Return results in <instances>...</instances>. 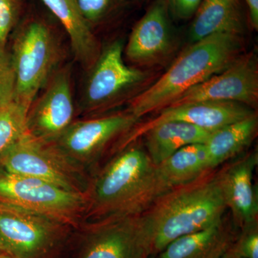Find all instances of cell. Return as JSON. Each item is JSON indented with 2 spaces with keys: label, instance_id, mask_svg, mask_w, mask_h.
I'll use <instances>...</instances> for the list:
<instances>
[{
  "label": "cell",
  "instance_id": "cell-22",
  "mask_svg": "<svg viewBox=\"0 0 258 258\" xmlns=\"http://www.w3.org/2000/svg\"><path fill=\"white\" fill-rule=\"evenodd\" d=\"M29 108L15 99L0 106V157L27 133Z\"/></svg>",
  "mask_w": 258,
  "mask_h": 258
},
{
  "label": "cell",
  "instance_id": "cell-26",
  "mask_svg": "<svg viewBox=\"0 0 258 258\" xmlns=\"http://www.w3.org/2000/svg\"><path fill=\"white\" fill-rule=\"evenodd\" d=\"M81 15L88 23H98L111 13L118 0H75Z\"/></svg>",
  "mask_w": 258,
  "mask_h": 258
},
{
  "label": "cell",
  "instance_id": "cell-17",
  "mask_svg": "<svg viewBox=\"0 0 258 258\" xmlns=\"http://www.w3.org/2000/svg\"><path fill=\"white\" fill-rule=\"evenodd\" d=\"M212 132L186 122L167 121L149 128L142 137L146 152L158 165L181 148L205 144Z\"/></svg>",
  "mask_w": 258,
  "mask_h": 258
},
{
  "label": "cell",
  "instance_id": "cell-14",
  "mask_svg": "<svg viewBox=\"0 0 258 258\" xmlns=\"http://www.w3.org/2000/svg\"><path fill=\"white\" fill-rule=\"evenodd\" d=\"M257 164L258 154L254 150L218 170L226 207L239 229L258 222V190L253 178Z\"/></svg>",
  "mask_w": 258,
  "mask_h": 258
},
{
  "label": "cell",
  "instance_id": "cell-28",
  "mask_svg": "<svg viewBox=\"0 0 258 258\" xmlns=\"http://www.w3.org/2000/svg\"><path fill=\"white\" fill-rule=\"evenodd\" d=\"M248 7L249 18L252 27L258 28V0H245Z\"/></svg>",
  "mask_w": 258,
  "mask_h": 258
},
{
  "label": "cell",
  "instance_id": "cell-20",
  "mask_svg": "<svg viewBox=\"0 0 258 258\" xmlns=\"http://www.w3.org/2000/svg\"><path fill=\"white\" fill-rule=\"evenodd\" d=\"M257 127V115L254 113L213 131L204 144L210 168L216 169L243 152L255 137Z\"/></svg>",
  "mask_w": 258,
  "mask_h": 258
},
{
  "label": "cell",
  "instance_id": "cell-5",
  "mask_svg": "<svg viewBox=\"0 0 258 258\" xmlns=\"http://www.w3.org/2000/svg\"><path fill=\"white\" fill-rule=\"evenodd\" d=\"M74 227L60 220L0 203V250L14 258H62Z\"/></svg>",
  "mask_w": 258,
  "mask_h": 258
},
{
  "label": "cell",
  "instance_id": "cell-3",
  "mask_svg": "<svg viewBox=\"0 0 258 258\" xmlns=\"http://www.w3.org/2000/svg\"><path fill=\"white\" fill-rule=\"evenodd\" d=\"M240 35L217 33L193 42L165 74L134 98L128 109L137 120L159 112L189 88L220 74L241 55Z\"/></svg>",
  "mask_w": 258,
  "mask_h": 258
},
{
  "label": "cell",
  "instance_id": "cell-11",
  "mask_svg": "<svg viewBox=\"0 0 258 258\" xmlns=\"http://www.w3.org/2000/svg\"><path fill=\"white\" fill-rule=\"evenodd\" d=\"M205 101H234L254 108L258 101L256 55L254 53L240 55L220 74L176 97L168 107Z\"/></svg>",
  "mask_w": 258,
  "mask_h": 258
},
{
  "label": "cell",
  "instance_id": "cell-13",
  "mask_svg": "<svg viewBox=\"0 0 258 258\" xmlns=\"http://www.w3.org/2000/svg\"><path fill=\"white\" fill-rule=\"evenodd\" d=\"M75 106L69 71H61L51 79L42 96L28 110L26 131L33 138L50 142L75 120Z\"/></svg>",
  "mask_w": 258,
  "mask_h": 258
},
{
  "label": "cell",
  "instance_id": "cell-4",
  "mask_svg": "<svg viewBox=\"0 0 258 258\" xmlns=\"http://www.w3.org/2000/svg\"><path fill=\"white\" fill-rule=\"evenodd\" d=\"M154 254L152 228L143 213L81 222L73 231L62 258H150Z\"/></svg>",
  "mask_w": 258,
  "mask_h": 258
},
{
  "label": "cell",
  "instance_id": "cell-9",
  "mask_svg": "<svg viewBox=\"0 0 258 258\" xmlns=\"http://www.w3.org/2000/svg\"><path fill=\"white\" fill-rule=\"evenodd\" d=\"M0 203L55 217L76 228L84 218L86 196L0 167Z\"/></svg>",
  "mask_w": 258,
  "mask_h": 258
},
{
  "label": "cell",
  "instance_id": "cell-27",
  "mask_svg": "<svg viewBox=\"0 0 258 258\" xmlns=\"http://www.w3.org/2000/svg\"><path fill=\"white\" fill-rule=\"evenodd\" d=\"M171 17L179 20L194 17L202 0H165Z\"/></svg>",
  "mask_w": 258,
  "mask_h": 258
},
{
  "label": "cell",
  "instance_id": "cell-8",
  "mask_svg": "<svg viewBox=\"0 0 258 258\" xmlns=\"http://www.w3.org/2000/svg\"><path fill=\"white\" fill-rule=\"evenodd\" d=\"M0 167L45 180L72 192L86 195L91 175L50 142L25 134L0 157Z\"/></svg>",
  "mask_w": 258,
  "mask_h": 258
},
{
  "label": "cell",
  "instance_id": "cell-24",
  "mask_svg": "<svg viewBox=\"0 0 258 258\" xmlns=\"http://www.w3.org/2000/svg\"><path fill=\"white\" fill-rule=\"evenodd\" d=\"M22 0H0V51H4L8 37L18 23Z\"/></svg>",
  "mask_w": 258,
  "mask_h": 258
},
{
  "label": "cell",
  "instance_id": "cell-29",
  "mask_svg": "<svg viewBox=\"0 0 258 258\" xmlns=\"http://www.w3.org/2000/svg\"><path fill=\"white\" fill-rule=\"evenodd\" d=\"M221 258H244L242 257H239V256L235 255L230 251H227V252Z\"/></svg>",
  "mask_w": 258,
  "mask_h": 258
},
{
  "label": "cell",
  "instance_id": "cell-25",
  "mask_svg": "<svg viewBox=\"0 0 258 258\" xmlns=\"http://www.w3.org/2000/svg\"><path fill=\"white\" fill-rule=\"evenodd\" d=\"M15 78L11 55L0 51V106L15 99Z\"/></svg>",
  "mask_w": 258,
  "mask_h": 258
},
{
  "label": "cell",
  "instance_id": "cell-30",
  "mask_svg": "<svg viewBox=\"0 0 258 258\" xmlns=\"http://www.w3.org/2000/svg\"><path fill=\"white\" fill-rule=\"evenodd\" d=\"M0 258H14L12 257V256L9 255V254L4 253V252H1L0 253Z\"/></svg>",
  "mask_w": 258,
  "mask_h": 258
},
{
  "label": "cell",
  "instance_id": "cell-7",
  "mask_svg": "<svg viewBox=\"0 0 258 258\" xmlns=\"http://www.w3.org/2000/svg\"><path fill=\"white\" fill-rule=\"evenodd\" d=\"M10 55L15 73V100L30 108L46 84L58 57L52 30L41 20H28L17 32Z\"/></svg>",
  "mask_w": 258,
  "mask_h": 258
},
{
  "label": "cell",
  "instance_id": "cell-6",
  "mask_svg": "<svg viewBox=\"0 0 258 258\" xmlns=\"http://www.w3.org/2000/svg\"><path fill=\"white\" fill-rule=\"evenodd\" d=\"M138 120L125 111L75 120L50 142L75 165L90 175L114 153Z\"/></svg>",
  "mask_w": 258,
  "mask_h": 258
},
{
  "label": "cell",
  "instance_id": "cell-19",
  "mask_svg": "<svg viewBox=\"0 0 258 258\" xmlns=\"http://www.w3.org/2000/svg\"><path fill=\"white\" fill-rule=\"evenodd\" d=\"M60 22L71 40L78 60L91 66L96 62L98 53V42L90 24L79 11L75 0H40Z\"/></svg>",
  "mask_w": 258,
  "mask_h": 258
},
{
  "label": "cell",
  "instance_id": "cell-32",
  "mask_svg": "<svg viewBox=\"0 0 258 258\" xmlns=\"http://www.w3.org/2000/svg\"><path fill=\"white\" fill-rule=\"evenodd\" d=\"M134 1L142 2L144 1V0H134Z\"/></svg>",
  "mask_w": 258,
  "mask_h": 258
},
{
  "label": "cell",
  "instance_id": "cell-16",
  "mask_svg": "<svg viewBox=\"0 0 258 258\" xmlns=\"http://www.w3.org/2000/svg\"><path fill=\"white\" fill-rule=\"evenodd\" d=\"M237 229L225 215L208 228L173 240L155 258H221L235 242Z\"/></svg>",
  "mask_w": 258,
  "mask_h": 258
},
{
  "label": "cell",
  "instance_id": "cell-1",
  "mask_svg": "<svg viewBox=\"0 0 258 258\" xmlns=\"http://www.w3.org/2000/svg\"><path fill=\"white\" fill-rule=\"evenodd\" d=\"M168 190L145 149L133 142L91 174L83 222L141 215Z\"/></svg>",
  "mask_w": 258,
  "mask_h": 258
},
{
  "label": "cell",
  "instance_id": "cell-21",
  "mask_svg": "<svg viewBox=\"0 0 258 258\" xmlns=\"http://www.w3.org/2000/svg\"><path fill=\"white\" fill-rule=\"evenodd\" d=\"M157 166L161 181L169 189L189 183L212 169L204 144L181 148Z\"/></svg>",
  "mask_w": 258,
  "mask_h": 258
},
{
  "label": "cell",
  "instance_id": "cell-15",
  "mask_svg": "<svg viewBox=\"0 0 258 258\" xmlns=\"http://www.w3.org/2000/svg\"><path fill=\"white\" fill-rule=\"evenodd\" d=\"M171 15L165 0H154L134 26L125 55L135 63H152L165 55L171 42Z\"/></svg>",
  "mask_w": 258,
  "mask_h": 258
},
{
  "label": "cell",
  "instance_id": "cell-12",
  "mask_svg": "<svg viewBox=\"0 0 258 258\" xmlns=\"http://www.w3.org/2000/svg\"><path fill=\"white\" fill-rule=\"evenodd\" d=\"M251 107L234 101H205L167 107L149 121L136 125L123 139L120 148L137 142L147 130L167 121H182L215 131L253 115Z\"/></svg>",
  "mask_w": 258,
  "mask_h": 258
},
{
  "label": "cell",
  "instance_id": "cell-33",
  "mask_svg": "<svg viewBox=\"0 0 258 258\" xmlns=\"http://www.w3.org/2000/svg\"><path fill=\"white\" fill-rule=\"evenodd\" d=\"M1 252H1V250H0V253H1Z\"/></svg>",
  "mask_w": 258,
  "mask_h": 258
},
{
  "label": "cell",
  "instance_id": "cell-18",
  "mask_svg": "<svg viewBox=\"0 0 258 258\" xmlns=\"http://www.w3.org/2000/svg\"><path fill=\"white\" fill-rule=\"evenodd\" d=\"M190 27L193 42L217 33L242 35L243 15L239 0H202Z\"/></svg>",
  "mask_w": 258,
  "mask_h": 258
},
{
  "label": "cell",
  "instance_id": "cell-2",
  "mask_svg": "<svg viewBox=\"0 0 258 258\" xmlns=\"http://www.w3.org/2000/svg\"><path fill=\"white\" fill-rule=\"evenodd\" d=\"M217 169L168 190L144 212L153 232L154 254L178 237L208 228L225 216Z\"/></svg>",
  "mask_w": 258,
  "mask_h": 258
},
{
  "label": "cell",
  "instance_id": "cell-23",
  "mask_svg": "<svg viewBox=\"0 0 258 258\" xmlns=\"http://www.w3.org/2000/svg\"><path fill=\"white\" fill-rule=\"evenodd\" d=\"M230 252L244 258H258V222L240 229Z\"/></svg>",
  "mask_w": 258,
  "mask_h": 258
},
{
  "label": "cell",
  "instance_id": "cell-10",
  "mask_svg": "<svg viewBox=\"0 0 258 258\" xmlns=\"http://www.w3.org/2000/svg\"><path fill=\"white\" fill-rule=\"evenodd\" d=\"M123 51V43L117 40L97 58L85 87L81 107L85 116L98 115L111 106L117 97L144 81V72L125 63Z\"/></svg>",
  "mask_w": 258,
  "mask_h": 258
},
{
  "label": "cell",
  "instance_id": "cell-31",
  "mask_svg": "<svg viewBox=\"0 0 258 258\" xmlns=\"http://www.w3.org/2000/svg\"><path fill=\"white\" fill-rule=\"evenodd\" d=\"M155 257H156L155 254H154V255H152V257H151L150 258H155Z\"/></svg>",
  "mask_w": 258,
  "mask_h": 258
}]
</instances>
